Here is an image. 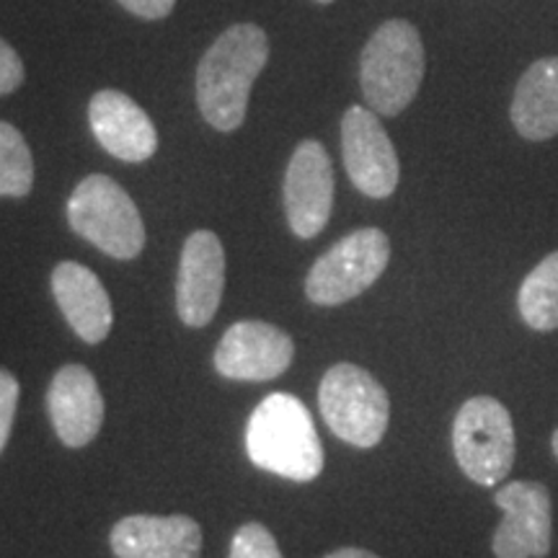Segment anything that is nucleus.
<instances>
[{"label":"nucleus","instance_id":"9d476101","mask_svg":"<svg viewBox=\"0 0 558 558\" xmlns=\"http://www.w3.org/2000/svg\"><path fill=\"white\" fill-rule=\"evenodd\" d=\"M333 169L329 153L316 140H303L292 153L284 177V209L298 239H316L331 218Z\"/></svg>","mask_w":558,"mask_h":558},{"label":"nucleus","instance_id":"6e6552de","mask_svg":"<svg viewBox=\"0 0 558 558\" xmlns=\"http://www.w3.org/2000/svg\"><path fill=\"white\" fill-rule=\"evenodd\" d=\"M341 156L352 184L367 197L386 199L399 186V156L373 109H347L341 120Z\"/></svg>","mask_w":558,"mask_h":558},{"label":"nucleus","instance_id":"ddd939ff","mask_svg":"<svg viewBox=\"0 0 558 558\" xmlns=\"http://www.w3.org/2000/svg\"><path fill=\"white\" fill-rule=\"evenodd\" d=\"M88 122L101 148L124 163H143L158 150L150 117L122 90H99L90 99Z\"/></svg>","mask_w":558,"mask_h":558},{"label":"nucleus","instance_id":"4468645a","mask_svg":"<svg viewBox=\"0 0 558 558\" xmlns=\"http://www.w3.org/2000/svg\"><path fill=\"white\" fill-rule=\"evenodd\" d=\"M47 409L62 445H88L99 435L104 422V399L90 369L83 365L60 367L47 390Z\"/></svg>","mask_w":558,"mask_h":558},{"label":"nucleus","instance_id":"4be33fe9","mask_svg":"<svg viewBox=\"0 0 558 558\" xmlns=\"http://www.w3.org/2000/svg\"><path fill=\"white\" fill-rule=\"evenodd\" d=\"M24 83V62L19 52L0 37V96L13 94Z\"/></svg>","mask_w":558,"mask_h":558},{"label":"nucleus","instance_id":"a878e982","mask_svg":"<svg viewBox=\"0 0 558 558\" xmlns=\"http://www.w3.org/2000/svg\"><path fill=\"white\" fill-rule=\"evenodd\" d=\"M318 3H333V0H318Z\"/></svg>","mask_w":558,"mask_h":558},{"label":"nucleus","instance_id":"393cba45","mask_svg":"<svg viewBox=\"0 0 558 558\" xmlns=\"http://www.w3.org/2000/svg\"><path fill=\"white\" fill-rule=\"evenodd\" d=\"M550 445H554V452H556V458H558V429L554 432V439H550Z\"/></svg>","mask_w":558,"mask_h":558},{"label":"nucleus","instance_id":"aec40b11","mask_svg":"<svg viewBox=\"0 0 558 558\" xmlns=\"http://www.w3.org/2000/svg\"><path fill=\"white\" fill-rule=\"evenodd\" d=\"M230 558H282V550L262 522H248L233 535Z\"/></svg>","mask_w":558,"mask_h":558},{"label":"nucleus","instance_id":"a211bd4d","mask_svg":"<svg viewBox=\"0 0 558 558\" xmlns=\"http://www.w3.org/2000/svg\"><path fill=\"white\" fill-rule=\"evenodd\" d=\"M518 308L530 329H558V251L548 254L520 284Z\"/></svg>","mask_w":558,"mask_h":558},{"label":"nucleus","instance_id":"7ed1b4c3","mask_svg":"<svg viewBox=\"0 0 558 558\" xmlns=\"http://www.w3.org/2000/svg\"><path fill=\"white\" fill-rule=\"evenodd\" d=\"M424 78V45L416 26L390 19L369 37L360 60L362 96L375 114L396 117L414 101Z\"/></svg>","mask_w":558,"mask_h":558},{"label":"nucleus","instance_id":"2eb2a0df","mask_svg":"<svg viewBox=\"0 0 558 558\" xmlns=\"http://www.w3.org/2000/svg\"><path fill=\"white\" fill-rule=\"evenodd\" d=\"M117 558H199L202 530L186 514H130L111 527Z\"/></svg>","mask_w":558,"mask_h":558},{"label":"nucleus","instance_id":"9b49d317","mask_svg":"<svg viewBox=\"0 0 558 558\" xmlns=\"http://www.w3.org/2000/svg\"><path fill=\"white\" fill-rule=\"evenodd\" d=\"M292 357L295 344L282 329L264 320H239L220 339L215 367L222 378L264 383L279 378Z\"/></svg>","mask_w":558,"mask_h":558},{"label":"nucleus","instance_id":"39448f33","mask_svg":"<svg viewBox=\"0 0 558 558\" xmlns=\"http://www.w3.org/2000/svg\"><path fill=\"white\" fill-rule=\"evenodd\" d=\"M318 407L329 429L354 448H375L386 437L390 399L367 369L339 362L320 378Z\"/></svg>","mask_w":558,"mask_h":558},{"label":"nucleus","instance_id":"b1692460","mask_svg":"<svg viewBox=\"0 0 558 558\" xmlns=\"http://www.w3.org/2000/svg\"><path fill=\"white\" fill-rule=\"evenodd\" d=\"M326 558H380V556L369 554V550H365V548H339Z\"/></svg>","mask_w":558,"mask_h":558},{"label":"nucleus","instance_id":"f03ea898","mask_svg":"<svg viewBox=\"0 0 558 558\" xmlns=\"http://www.w3.org/2000/svg\"><path fill=\"white\" fill-rule=\"evenodd\" d=\"M246 452L256 469L290 481H313L324 471V448L311 411L290 393H271L254 409Z\"/></svg>","mask_w":558,"mask_h":558},{"label":"nucleus","instance_id":"f257e3e1","mask_svg":"<svg viewBox=\"0 0 558 558\" xmlns=\"http://www.w3.org/2000/svg\"><path fill=\"white\" fill-rule=\"evenodd\" d=\"M267 60L269 39L256 24H235L213 41L197 68V104L207 124L220 132L241 128Z\"/></svg>","mask_w":558,"mask_h":558},{"label":"nucleus","instance_id":"6ab92c4d","mask_svg":"<svg viewBox=\"0 0 558 558\" xmlns=\"http://www.w3.org/2000/svg\"><path fill=\"white\" fill-rule=\"evenodd\" d=\"M34 184V158L21 132L0 122V197H26Z\"/></svg>","mask_w":558,"mask_h":558},{"label":"nucleus","instance_id":"412c9836","mask_svg":"<svg viewBox=\"0 0 558 558\" xmlns=\"http://www.w3.org/2000/svg\"><path fill=\"white\" fill-rule=\"evenodd\" d=\"M16 407H19V380L13 378L9 369H0V452L5 450V442H9L11 437Z\"/></svg>","mask_w":558,"mask_h":558},{"label":"nucleus","instance_id":"5701e85b","mask_svg":"<svg viewBox=\"0 0 558 558\" xmlns=\"http://www.w3.org/2000/svg\"><path fill=\"white\" fill-rule=\"evenodd\" d=\"M120 5H124L130 13H135L140 19L148 21H158L166 19L177 5V0H120Z\"/></svg>","mask_w":558,"mask_h":558},{"label":"nucleus","instance_id":"1a4fd4ad","mask_svg":"<svg viewBox=\"0 0 558 558\" xmlns=\"http://www.w3.org/2000/svg\"><path fill=\"white\" fill-rule=\"evenodd\" d=\"M505 512L492 550L497 558H543L550 550V494L538 481H512L494 494Z\"/></svg>","mask_w":558,"mask_h":558},{"label":"nucleus","instance_id":"f8f14e48","mask_svg":"<svg viewBox=\"0 0 558 558\" xmlns=\"http://www.w3.org/2000/svg\"><path fill=\"white\" fill-rule=\"evenodd\" d=\"M226 288V248L213 230H194L181 251L177 279L179 318L202 329L220 308Z\"/></svg>","mask_w":558,"mask_h":558},{"label":"nucleus","instance_id":"20e7f679","mask_svg":"<svg viewBox=\"0 0 558 558\" xmlns=\"http://www.w3.org/2000/svg\"><path fill=\"white\" fill-rule=\"evenodd\" d=\"M68 222L81 239L114 259H135L145 248V226L135 202L114 179L94 173L68 199Z\"/></svg>","mask_w":558,"mask_h":558},{"label":"nucleus","instance_id":"423d86ee","mask_svg":"<svg viewBox=\"0 0 558 558\" xmlns=\"http://www.w3.org/2000/svg\"><path fill=\"white\" fill-rule=\"evenodd\" d=\"M452 450L460 471L478 486H494L512 471L518 439L505 403L476 396L460 407L452 424Z\"/></svg>","mask_w":558,"mask_h":558},{"label":"nucleus","instance_id":"f3484780","mask_svg":"<svg viewBox=\"0 0 558 558\" xmlns=\"http://www.w3.org/2000/svg\"><path fill=\"white\" fill-rule=\"evenodd\" d=\"M509 114L525 140L541 143L558 135V58H543L525 70Z\"/></svg>","mask_w":558,"mask_h":558},{"label":"nucleus","instance_id":"dca6fc26","mask_svg":"<svg viewBox=\"0 0 558 558\" xmlns=\"http://www.w3.org/2000/svg\"><path fill=\"white\" fill-rule=\"evenodd\" d=\"M52 292L62 316L86 344H99L109 337L111 300L101 279L78 262H62L52 271Z\"/></svg>","mask_w":558,"mask_h":558},{"label":"nucleus","instance_id":"0eeeda50","mask_svg":"<svg viewBox=\"0 0 558 558\" xmlns=\"http://www.w3.org/2000/svg\"><path fill=\"white\" fill-rule=\"evenodd\" d=\"M390 262V241L378 228H360L313 264L305 295L316 305H341L373 288Z\"/></svg>","mask_w":558,"mask_h":558}]
</instances>
